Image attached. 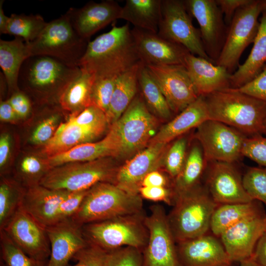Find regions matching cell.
<instances>
[{
	"label": "cell",
	"mask_w": 266,
	"mask_h": 266,
	"mask_svg": "<svg viewBox=\"0 0 266 266\" xmlns=\"http://www.w3.org/2000/svg\"><path fill=\"white\" fill-rule=\"evenodd\" d=\"M142 63L127 23L114 25L109 32L89 41L79 66L95 77H117Z\"/></svg>",
	"instance_id": "6da1fadb"
},
{
	"label": "cell",
	"mask_w": 266,
	"mask_h": 266,
	"mask_svg": "<svg viewBox=\"0 0 266 266\" xmlns=\"http://www.w3.org/2000/svg\"><path fill=\"white\" fill-rule=\"evenodd\" d=\"M203 97L210 119L229 126L247 137L263 135L266 101L232 88Z\"/></svg>",
	"instance_id": "7a4b0ae2"
},
{
	"label": "cell",
	"mask_w": 266,
	"mask_h": 266,
	"mask_svg": "<svg viewBox=\"0 0 266 266\" xmlns=\"http://www.w3.org/2000/svg\"><path fill=\"white\" fill-rule=\"evenodd\" d=\"M218 205L201 185L175 196L173 208L167 215L176 243L207 233Z\"/></svg>",
	"instance_id": "3957f363"
},
{
	"label": "cell",
	"mask_w": 266,
	"mask_h": 266,
	"mask_svg": "<svg viewBox=\"0 0 266 266\" xmlns=\"http://www.w3.org/2000/svg\"><path fill=\"white\" fill-rule=\"evenodd\" d=\"M142 198L111 182H100L90 188L71 220L82 227L94 222L140 212Z\"/></svg>",
	"instance_id": "277c9868"
},
{
	"label": "cell",
	"mask_w": 266,
	"mask_h": 266,
	"mask_svg": "<svg viewBox=\"0 0 266 266\" xmlns=\"http://www.w3.org/2000/svg\"><path fill=\"white\" fill-rule=\"evenodd\" d=\"M143 211L133 214L84 225L81 227L86 240L108 252L125 246L143 251L149 233Z\"/></svg>",
	"instance_id": "5b68a950"
},
{
	"label": "cell",
	"mask_w": 266,
	"mask_h": 266,
	"mask_svg": "<svg viewBox=\"0 0 266 266\" xmlns=\"http://www.w3.org/2000/svg\"><path fill=\"white\" fill-rule=\"evenodd\" d=\"M89 41L78 34L65 13L47 22L35 40L25 43L29 57L47 56L70 66H79Z\"/></svg>",
	"instance_id": "8992f818"
},
{
	"label": "cell",
	"mask_w": 266,
	"mask_h": 266,
	"mask_svg": "<svg viewBox=\"0 0 266 266\" xmlns=\"http://www.w3.org/2000/svg\"><path fill=\"white\" fill-rule=\"evenodd\" d=\"M119 167L112 157L69 163L49 169L39 185L69 192L86 191L100 182L114 183Z\"/></svg>",
	"instance_id": "52a82bcc"
},
{
	"label": "cell",
	"mask_w": 266,
	"mask_h": 266,
	"mask_svg": "<svg viewBox=\"0 0 266 266\" xmlns=\"http://www.w3.org/2000/svg\"><path fill=\"white\" fill-rule=\"evenodd\" d=\"M80 70L47 56H33L27 58L21 67L18 84L24 85L36 94L52 96L58 102L60 98Z\"/></svg>",
	"instance_id": "ba28073f"
},
{
	"label": "cell",
	"mask_w": 266,
	"mask_h": 266,
	"mask_svg": "<svg viewBox=\"0 0 266 266\" xmlns=\"http://www.w3.org/2000/svg\"><path fill=\"white\" fill-rule=\"evenodd\" d=\"M263 11L262 0H252L236 11L216 65L224 67L230 73L238 66L243 52L257 36L260 25L258 17Z\"/></svg>",
	"instance_id": "9c48e42d"
},
{
	"label": "cell",
	"mask_w": 266,
	"mask_h": 266,
	"mask_svg": "<svg viewBox=\"0 0 266 266\" xmlns=\"http://www.w3.org/2000/svg\"><path fill=\"white\" fill-rule=\"evenodd\" d=\"M121 141L120 158L133 156L148 146L155 135L158 119L137 95L120 118L113 124Z\"/></svg>",
	"instance_id": "30bf717a"
},
{
	"label": "cell",
	"mask_w": 266,
	"mask_h": 266,
	"mask_svg": "<svg viewBox=\"0 0 266 266\" xmlns=\"http://www.w3.org/2000/svg\"><path fill=\"white\" fill-rule=\"evenodd\" d=\"M196 130L193 137L200 144L208 163L235 164L243 157L242 150L247 136L238 130L210 119Z\"/></svg>",
	"instance_id": "8fae6325"
},
{
	"label": "cell",
	"mask_w": 266,
	"mask_h": 266,
	"mask_svg": "<svg viewBox=\"0 0 266 266\" xmlns=\"http://www.w3.org/2000/svg\"><path fill=\"white\" fill-rule=\"evenodd\" d=\"M189 14L185 0H162L157 33L184 46L190 53L215 63L205 52L200 32L194 26Z\"/></svg>",
	"instance_id": "7c38bea8"
},
{
	"label": "cell",
	"mask_w": 266,
	"mask_h": 266,
	"mask_svg": "<svg viewBox=\"0 0 266 266\" xmlns=\"http://www.w3.org/2000/svg\"><path fill=\"white\" fill-rule=\"evenodd\" d=\"M145 222L149 236L142 251L143 266H181L164 207L159 204L152 205Z\"/></svg>",
	"instance_id": "4fadbf2b"
},
{
	"label": "cell",
	"mask_w": 266,
	"mask_h": 266,
	"mask_svg": "<svg viewBox=\"0 0 266 266\" xmlns=\"http://www.w3.org/2000/svg\"><path fill=\"white\" fill-rule=\"evenodd\" d=\"M144 65L158 84L173 113H180L199 97L185 66Z\"/></svg>",
	"instance_id": "5bb4252c"
},
{
	"label": "cell",
	"mask_w": 266,
	"mask_h": 266,
	"mask_svg": "<svg viewBox=\"0 0 266 266\" xmlns=\"http://www.w3.org/2000/svg\"><path fill=\"white\" fill-rule=\"evenodd\" d=\"M204 187L218 205L245 203L252 200L245 191L242 177L233 163H208Z\"/></svg>",
	"instance_id": "9a60e30c"
},
{
	"label": "cell",
	"mask_w": 266,
	"mask_h": 266,
	"mask_svg": "<svg viewBox=\"0 0 266 266\" xmlns=\"http://www.w3.org/2000/svg\"><path fill=\"white\" fill-rule=\"evenodd\" d=\"M2 230L30 257L44 261L50 256L46 228L21 207Z\"/></svg>",
	"instance_id": "2e32d148"
},
{
	"label": "cell",
	"mask_w": 266,
	"mask_h": 266,
	"mask_svg": "<svg viewBox=\"0 0 266 266\" xmlns=\"http://www.w3.org/2000/svg\"><path fill=\"white\" fill-rule=\"evenodd\" d=\"M189 13L197 20L207 54L216 64L226 36L222 13L214 0H185Z\"/></svg>",
	"instance_id": "e0dca14e"
},
{
	"label": "cell",
	"mask_w": 266,
	"mask_h": 266,
	"mask_svg": "<svg viewBox=\"0 0 266 266\" xmlns=\"http://www.w3.org/2000/svg\"><path fill=\"white\" fill-rule=\"evenodd\" d=\"M169 143L148 144L118 168L114 184L133 194H139L143 178L149 173L164 166V161Z\"/></svg>",
	"instance_id": "ac0fdd59"
},
{
	"label": "cell",
	"mask_w": 266,
	"mask_h": 266,
	"mask_svg": "<svg viewBox=\"0 0 266 266\" xmlns=\"http://www.w3.org/2000/svg\"><path fill=\"white\" fill-rule=\"evenodd\" d=\"M266 231V214L244 219L224 232L219 238L231 261L242 262L253 257L257 242Z\"/></svg>",
	"instance_id": "d6986e66"
},
{
	"label": "cell",
	"mask_w": 266,
	"mask_h": 266,
	"mask_svg": "<svg viewBox=\"0 0 266 266\" xmlns=\"http://www.w3.org/2000/svg\"><path fill=\"white\" fill-rule=\"evenodd\" d=\"M132 33L144 65L185 66L190 52L184 46L167 40L157 33L134 28Z\"/></svg>",
	"instance_id": "ffe728a7"
},
{
	"label": "cell",
	"mask_w": 266,
	"mask_h": 266,
	"mask_svg": "<svg viewBox=\"0 0 266 266\" xmlns=\"http://www.w3.org/2000/svg\"><path fill=\"white\" fill-rule=\"evenodd\" d=\"M122 6L113 0L89 1L79 8H70L66 14L78 34L89 40L96 32L120 19Z\"/></svg>",
	"instance_id": "44dd1931"
},
{
	"label": "cell",
	"mask_w": 266,
	"mask_h": 266,
	"mask_svg": "<svg viewBox=\"0 0 266 266\" xmlns=\"http://www.w3.org/2000/svg\"><path fill=\"white\" fill-rule=\"evenodd\" d=\"M218 238L206 233L177 243L181 266H230L232 262Z\"/></svg>",
	"instance_id": "7402d4cb"
},
{
	"label": "cell",
	"mask_w": 266,
	"mask_h": 266,
	"mask_svg": "<svg viewBox=\"0 0 266 266\" xmlns=\"http://www.w3.org/2000/svg\"><path fill=\"white\" fill-rule=\"evenodd\" d=\"M121 141L114 125L101 140L82 143L64 153L47 157L44 164L48 170L66 164L92 161L107 157H119Z\"/></svg>",
	"instance_id": "603a6c76"
},
{
	"label": "cell",
	"mask_w": 266,
	"mask_h": 266,
	"mask_svg": "<svg viewBox=\"0 0 266 266\" xmlns=\"http://www.w3.org/2000/svg\"><path fill=\"white\" fill-rule=\"evenodd\" d=\"M45 228L50 244L47 266H66L74 255L88 243L81 227L71 219Z\"/></svg>",
	"instance_id": "cb8c5ba5"
},
{
	"label": "cell",
	"mask_w": 266,
	"mask_h": 266,
	"mask_svg": "<svg viewBox=\"0 0 266 266\" xmlns=\"http://www.w3.org/2000/svg\"><path fill=\"white\" fill-rule=\"evenodd\" d=\"M70 192L37 185L25 191L20 207L46 228L57 223L59 206Z\"/></svg>",
	"instance_id": "d4e9b609"
},
{
	"label": "cell",
	"mask_w": 266,
	"mask_h": 266,
	"mask_svg": "<svg viewBox=\"0 0 266 266\" xmlns=\"http://www.w3.org/2000/svg\"><path fill=\"white\" fill-rule=\"evenodd\" d=\"M185 66L199 96L231 88L232 74L222 66L190 53Z\"/></svg>",
	"instance_id": "484cf974"
},
{
	"label": "cell",
	"mask_w": 266,
	"mask_h": 266,
	"mask_svg": "<svg viewBox=\"0 0 266 266\" xmlns=\"http://www.w3.org/2000/svg\"><path fill=\"white\" fill-rule=\"evenodd\" d=\"M209 119L204 98L199 96L174 118L161 127L148 144L170 143L192 129H196Z\"/></svg>",
	"instance_id": "4316f807"
},
{
	"label": "cell",
	"mask_w": 266,
	"mask_h": 266,
	"mask_svg": "<svg viewBox=\"0 0 266 266\" xmlns=\"http://www.w3.org/2000/svg\"><path fill=\"white\" fill-rule=\"evenodd\" d=\"M257 36L251 52L231 77V88L238 89L256 77L266 66V10L262 13Z\"/></svg>",
	"instance_id": "83f0119b"
},
{
	"label": "cell",
	"mask_w": 266,
	"mask_h": 266,
	"mask_svg": "<svg viewBox=\"0 0 266 266\" xmlns=\"http://www.w3.org/2000/svg\"><path fill=\"white\" fill-rule=\"evenodd\" d=\"M162 0H127L122 6L120 19L134 28L158 33L161 18Z\"/></svg>",
	"instance_id": "f1b7e54d"
},
{
	"label": "cell",
	"mask_w": 266,
	"mask_h": 266,
	"mask_svg": "<svg viewBox=\"0 0 266 266\" xmlns=\"http://www.w3.org/2000/svg\"><path fill=\"white\" fill-rule=\"evenodd\" d=\"M140 63L119 75L106 115L110 126L125 112L137 95L138 88V75Z\"/></svg>",
	"instance_id": "f546056e"
},
{
	"label": "cell",
	"mask_w": 266,
	"mask_h": 266,
	"mask_svg": "<svg viewBox=\"0 0 266 266\" xmlns=\"http://www.w3.org/2000/svg\"><path fill=\"white\" fill-rule=\"evenodd\" d=\"M194 138L195 141L187 152L182 169L173 180L172 187L174 198L177 195L201 185L200 180L206 172L208 163L200 144Z\"/></svg>",
	"instance_id": "4dcf8cb0"
},
{
	"label": "cell",
	"mask_w": 266,
	"mask_h": 266,
	"mask_svg": "<svg viewBox=\"0 0 266 266\" xmlns=\"http://www.w3.org/2000/svg\"><path fill=\"white\" fill-rule=\"evenodd\" d=\"M100 136L90 129L75 124L69 120L61 124L52 138L47 142L42 154L49 157L66 152L79 144L92 142Z\"/></svg>",
	"instance_id": "1f68e13d"
},
{
	"label": "cell",
	"mask_w": 266,
	"mask_h": 266,
	"mask_svg": "<svg viewBox=\"0 0 266 266\" xmlns=\"http://www.w3.org/2000/svg\"><path fill=\"white\" fill-rule=\"evenodd\" d=\"M29 57L24 40L19 37L12 40H0V66L9 90L19 91L18 78L25 61Z\"/></svg>",
	"instance_id": "d6a6232c"
},
{
	"label": "cell",
	"mask_w": 266,
	"mask_h": 266,
	"mask_svg": "<svg viewBox=\"0 0 266 266\" xmlns=\"http://www.w3.org/2000/svg\"><path fill=\"white\" fill-rule=\"evenodd\" d=\"M259 202L253 200L245 203L218 205L210 220V230L212 234L219 238L224 232L239 222L264 213Z\"/></svg>",
	"instance_id": "836d02e7"
},
{
	"label": "cell",
	"mask_w": 266,
	"mask_h": 266,
	"mask_svg": "<svg viewBox=\"0 0 266 266\" xmlns=\"http://www.w3.org/2000/svg\"><path fill=\"white\" fill-rule=\"evenodd\" d=\"M80 67L79 73L64 90L59 100L62 110L71 114L92 105L91 92L95 77L85 68Z\"/></svg>",
	"instance_id": "e575fe53"
},
{
	"label": "cell",
	"mask_w": 266,
	"mask_h": 266,
	"mask_svg": "<svg viewBox=\"0 0 266 266\" xmlns=\"http://www.w3.org/2000/svg\"><path fill=\"white\" fill-rule=\"evenodd\" d=\"M138 82L141 97L149 110L162 120L170 119L173 112L158 84L143 64L139 69Z\"/></svg>",
	"instance_id": "d590c367"
},
{
	"label": "cell",
	"mask_w": 266,
	"mask_h": 266,
	"mask_svg": "<svg viewBox=\"0 0 266 266\" xmlns=\"http://www.w3.org/2000/svg\"><path fill=\"white\" fill-rule=\"evenodd\" d=\"M47 23L39 14H12L9 17L7 34L21 37L28 43L40 35Z\"/></svg>",
	"instance_id": "8d00e7d4"
},
{
	"label": "cell",
	"mask_w": 266,
	"mask_h": 266,
	"mask_svg": "<svg viewBox=\"0 0 266 266\" xmlns=\"http://www.w3.org/2000/svg\"><path fill=\"white\" fill-rule=\"evenodd\" d=\"M25 192L8 181L0 186V231L2 230L20 207Z\"/></svg>",
	"instance_id": "74e56055"
},
{
	"label": "cell",
	"mask_w": 266,
	"mask_h": 266,
	"mask_svg": "<svg viewBox=\"0 0 266 266\" xmlns=\"http://www.w3.org/2000/svg\"><path fill=\"white\" fill-rule=\"evenodd\" d=\"M0 232L1 253L5 266H40L44 262L28 256L3 230Z\"/></svg>",
	"instance_id": "f35d334b"
},
{
	"label": "cell",
	"mask_w": 266,
	"mask_h": 266,
	"mask_svg": "<svg viewBox=\"0 0 266 266\" xmlns=\"http://www.w3.org/2000/svg\"><path fill=\"white\" fill-rule=\"evenodd\" d=\"M184 135L169 144L164 158V166L173 180L180 173L188 152V139Z\"/></svg>",
	"instance_id": "ab89813d"
},
{
	"label": "cell",
	"mask_w": 266,
	"mask_h": 266,
	"mask_svg": "<svg viewBox=\"0 0 266 266\" xmlns=\"http://www.w3.org/2000/svg\"><path fill=\"white\" fill-rule=\"evenodd\" d=\"M68 120L91 130L99 136L109 125L105 112L94 105H90L78 113L71 114Z\"/></svg>",
	"instance_id": "60d3db41"
},
{
	"label": "cell",
	"mask_w": 266,
	"mask_h": 266,
	"mask_svg": "<svg viewBox=\"0 0 266 266\" xmlns=\"http://www.w3.org/2000/svg\"><path fill=\"white\" fill-rule=\"evenodd\" d=\"M245 191L252 200L266 206V168L252 166L247 168L242 176Z\"/></svg>",
	"instance_id": "b9f144b4"
},
{
	"label": "cell",
	"mask_w": 266,
	"mask_h": 266,
	"mask_svg": "<svg viewBox=\"0 0 266 266\" xmlns=\"http://www.w3.org/2000/svg\"><path fill=\"white\" fill-rule=\"evenodd\" d=\"M117 77H95L91 92V105L107 112Z\"/></svg>",
	"instance_id": "7bdbcfd3"
},
{
	"label": "cell",
	"mask_w": 266,
	"mask_h": 266,
	"mask_svg": "<svg viewBox=\"0 0 266 266\" xmlns=\"http://www.w3.org/2000/svg\"><path fill=\"white\" fill-rule=\"evenodd\" d=\"M105 266H143L142 250L125 246L108 251Z\"/></svg>",
	"instance_id": "ee69618b"
},
{
	"label": "cell",
	"mask_w": 266,
	"mask_h": 266,
	"mask_svg": "<svg viewBox=\"0 0 266 266\" xmlns=\"http://www.w3.org/2000/svg\"><path fill=\"white\" fill-rule=\"evenodd\" d=\"M242 154L256 163L260 166L266 168V136L258 135L247 137L244 141Z\"/></svg>",
	"instance_id": "f6af8a7d"
},
{
	"label": "cell",
	"mask_w": 266,
	"mask_h": 266,
	"mask_svg": "<svg viewBox=\"0 0 266 266\" xmlns=\"http://www.w3.org/2000/svg\"><path fill=\"white\" fill-rule=\"evenodd\" d=\"M107 251L88 242L73 256L77 263L72 266H105Z\"/></svg>",
	"instance_id": "bcb514c9"
},
{
	"label": "cell",
	"mask_w": 266,
	"mask_h": 266,
	"mask_svg": "<svg viewBox=\"0 0 266 266\" xmlns=\"http://www.w3.org/2000/svg\"><path fill=\"white\" fill-rule=\"evenodd\" d=\"M60 115L54 113L44 119L33 133L31 141L35 144H46L53 136L60 120Z\"/></svg>",
	"instance_id": "7dc6e473"
},
{
	"label": "cell",
	"mask_w": 266,
	"mask_h": 266,
	"mask_svg": "<svg viewBox=\"0 0 266 266\" xmlns=\"http://www.w3.org/2000/svg\"><path fill=\"white\" fill-rule=\"evenodd\" d=\"M89 190L70 192L59 206L57 223L71 219L80 207Z\"/></svg>",
	"instance_id": "c3c4849f"
},
{
	"label": "cell",
	"mask_w": 266,
	"mask_h": 266,
	"mask_svg": "<svg viewBox=\"0 0 266 266\" xmlns=\"http://www.w3.org/2000/svg\"><path fill=\"white\" fill-rule=\"evenodd\" d=\"M138 194L142 198L148 200L164 201L169 205H173L174 203L173 191L166 187L142 186Z\"/></svg>",
	"instance_id": "681fc988"
},
{
	"label": "cell",
	"mask_w": 266,
	"mask_h": 266,
	"mask_svg": "<svg viewBox=\"0 0 266 266\" xmlns=\"http://www.w3.org/2000/svg\"><path fill=\"white\" fill-rule=\"evenodd\" d=\"M237 89L241 92L266 101V66L253 79Z\"/></svg>",
	"instance_id": "f907efd6"
},
{
	"label": "cell",
	"mask_w": 266,
	"mask_h": 266,
	"mask_svg": "<svg viewBox=\"0 0 266 266\" xmlns=\"http://www.w3.org/2000/svg\"><path fill=\"white\" fill-rule=\"evenodd\" d=\"M8 100L19 119L26 118L30 114L32 103L26 94L19 90L13 93Z\"/></svg>",
	"instance_id": "816d5d0a"
},
{
	"label": "cell",
	"mask_w": 266,
	"mask_h": 266,
	"mask_svg": "<svg viewBox=\"0 0 266 266\" xmlns=\"http://www.w3.org/2000/svg\"><path fill=\"white\" fill-rule=\"evenodd\" d=\"M252 0H216V2L222 14H224L226 22L230 24L236 11L239 8L250 3Z\"/></svg>",
	"instance_id": "f5cc1de1"
},
{
	"label": "cell",
	"mask_w": 266,
	"mask_h": 266,
	"mask_svg": "<svg viewBox=\"0 0 266 266\" xmlns=\"http://www.w3.org/2000/svg\"><path fill=\"white\" fill-rule=\"evenodd\" d=\"M167 178L158 170L149 173L143 178L141 187H166Z\"/></svg>",
	"instance_id": "db71d44e"
},
{
	"label": "cell",
	"mask_w": 266,
	"mask_h": 266,
	"mask_svg": "<svg viewBox=\"0 0 266 266\" xmlns=\"http://www.w3.org/2000/svg\"><path fill=\"white\" fill-rule=\"evenodd\" d=\"M252 257L261 266H266V231L257 242Z\"/></svg>",
	"instance_id": "11a10c76"
},
{
	"label": "cell",
	"mask_w": 266,
	"mask_h": 266,
	"mask_svg": "<svg viewBox=\"0 0 266 266\" xmlns=\"http://www.w3.org/2000/svg\"><path fill=\"white\" fill-rule=\"evenodd\" d=\"M10 137L7 133H3L0 137V167L5 165L10 151Z\"/></svg>",
	"instance_id": "9f6ffc18"
},
{
	"label": "cell",
	"mask_w": 266,
	"mask_h": 266,
	"mask_svg": "<svg viewBox=\"0 0 266 266\" xmlns=\"http://www.w3.org/2000/svg\"><path fill=\"white\" fill-rule=\"evenodd\" d=\"M0 119L5 122H14L19 119L8 100L0 101Z\"/></svg>",
	"instance_id": "6f0895ef"
},
{
	"label": "cell",
	"mask_w": 266,
	"mask_h": 266,
	"mask_svg": "<svg viewBox=\"0 0 266 266\" xmlns=\"http://www.w3.org/2000/svg\"><path fill=\"white\" fill-rule=\"evenodd\" d=\"M3 0H0V33L7 34V27L9 21V17L4 14L2 8Z\"/></svg>",
	"instance_id": "680465c9"
},
{
	"label": "cell",
	"mask_w": 266,
	"mask_h": 266,
	"mask_svg": "<svg viewBox=\"0 0 266 266\" xmlns=\"http://www.w3.org/2000/svg\"><path fill=\"white\" fill-rule=\"evenodd\" d=\"M238 266H261L252 257L251 258L240 263Z\"/></svg>",
	"instance_id": "91938a15"
},
{
	"label": "cell",
	"mask_w": 266,
	"mask_h": 266,
	"mask_svg": "<svg viewBox=\"0 0 266 266\" xmlns=\"http://www.w3.org/2000/svg\"><path fill=\"white\" fill-rule=\"evenodd\" d=\"M263 134L266 136V117L265 119L263 125Z\"/></svg>",
	"instance_id": "94428289"
},
{
	"label": "cell",
	"mask_w": 266,
	"mask_h": 266,
	"mask_svg": "<svg viewBox=\"0 0 266 266\" xmlns=\"http://www.w3.org/2000/svg\"><path fill=\"white\" fill-rule=\"evenodd\" d=\"M40 266H44V262H43L41 265H40Z\"/></svg>",
	"instance_id": "6125c7cd"
},
{
	"label": "cell",
	"mask_w": 266,
	"mask_h": 266,
	"mask_svg": "<svg viewBox=\"0 0 266 266\" xmlns=\"http://www.w3.org/2000/svg\"><path fill=\"white\" fill-rule=\"evenodd\" d=\"M266 66H265V67H266Z\"/></svg>",
	"instance_id": "be15d7a7"
}]
</instances>
